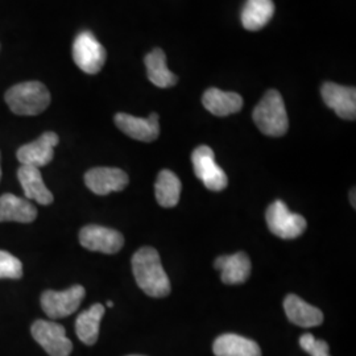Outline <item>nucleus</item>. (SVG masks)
<instances>
[{
  "instance_id": "f257e3e1",
  "label": "nucleus",
  "mask_w": 356,
  "mask_h": 356,
  "mask_svg": "<svg viewBox=\"0 0 356 356\" xmlns=\"http://www.w3.org/2000/svg\"><path fill=\"white\" fill-rule=\"evenodd\" d=\"M136 284L149 297L163 298L170 293V281L161 264L160 254L152 247H143L132 256Z\"/></svg>"
},
{
  "instance_id": "f03ea898",
  "label": "nucleus",
  "mask_w": 356,
  "mask_h": 356,
  "mask_svg": "<svg viewBox=\"0 0 356 356\" xmlns=\"http://www.w3.org/2000/svg\"><path fill=\"white\" fill-rule=\"evenodd\" d=\"M6 102L13 114L35 116L48 108L51 104V92L44 83L29 81L7 90Z\"/></svg>"
},
{
  "instance_id": "7ed1b4c3",
  "label": "nucleus",
  "mask_w": 356,
  "mask_h": 356,
  "mask_svg": "<svg viewBox=\"0 0 356 356\" xmlns=\"http://www.w3.org/2000/svg\"><path fill=\"white\" fill-rule=\"evenodd\" d=\"M254 124L267 136L280 138L289 128L285 103L277 90H269L252 113Z\"/></svg>"
},
{
  "instance_id": "20e7f679",
  "label": "nucleus",
  "mask_w": 356,
  "mask_h": 356,
  "mask_svg": "<svg viewBox=\"0 0 356 356\" xmlns=\"http://www.w3.org/2000/svg\"><path fill=\"white\" fill-rule=\"evenodd\" d=\"M269 231L281 239H294L304 234L306 219L300 214L292 213L282 201H275L266 213Z\"/></svg>"
},
{
  "instance_id": "39448f33",
  "label": "nucleus",
  "mask_w": 356,
  "mask_h": 356,
  "mask_svg": "<svg viewBox=\"0 0 356 356\" xmlns=\"http://www.w3.org/2000/svg\"><path fill=\"white\" fill-rule=\"evenodd\" d=\"M191 163L194 166L195 176L204 182L209 191H220L227 188V175L216 164V153L210 147H197L191 154Z\"/></svg>"
},
{
  "instance_id": "423d86ee",
  "label": "nucleus",
  "mask_w": 356,
  "mask_h": 356,
  "mask_svg": "<svg viewBox=\"0 0 356 356\" xmlns=\"http://www.w3.org/2000/svg\"><path fill=\"white\" fill-rule=\"evenodd\" d=\"M106 58L104 47L90 31H83L76 36L73 44V60L82 72L88 74L99 73Z\"/></svg>"
},
{
  "instance_id": "0eeeda50",
  "label": "nucleus",
  "mask_w": 356,
  "mask_h": 356,
  "mask_svg": "<svg viewBox=\"0 0 356 356\" xmlns=\"http://www.w3.org/2000/svg\"><path fill=\"white\" fill-rule=\"evenodd\" d=\"M86 296L82 285H74L63 292L45 291L41 294V307L49 318H65L76 313Z\"/></svg>"
},
{
  "instance_id": "6e6552de",
  "label": "nucleus",
  "mask_w": 356,
  "mask_h": 356,
  "mask_svg": "<svg viewBox=\"0 0 356 356\" xmlns=\"http://www.w3.org/2000/svg\"><path fill=\"white\" fill-rule=\"evenodd\" d=\"M31 334L48 355L69 356L73 351V343L66 337L64 326L53 321L38 319L32 325Z\"/></svg>"
},
{
  "instance_id": "1a4fd4ad",
  "label": "nucleus",
  "mask_w": 356,
  "mask_h": 356,
  "mask_svg": "<svg viewBox=\"0 0 356 356\" xmlns=\"http://www.w3.org/2000/svg\"><path fill=\"white\" fill-rule=\"evenodd\" d=\"M79 243L89 251L114 254L122 250L124 238L116 229L90 225L79 231Z\"/></svg>"
},
{
  "instance_id": "9d476101",
  "label": "nucleus",
  "mask_w": 356,
  "mask_h": 356,
  "mask_svg": "<svg viewBox=\"0 0 356 356\" xmlns=\"http://www.w3.org/2000/svg\"><path fill=\"white\" fill-rule=\"evenodd\" d=\"M58 135L56 132H45L38 140L32 141L22 145L16 157L22 165L42 168L48 165L54 156V147L58 144Z\"/></svg>"
},
{
  "instance_id": "9b49d317",
  "label": "nucleus",
  "mask_w": 356,
  "mask_h": 356,
  "mask_svg": "<svg viewBox=\"0 0 356 356\" xmlns=\"http://www.w3.org/2000/svg\"><path fill=\"white\" fill-rule=\"evenodd\" d=\"M129 182L127 173L119 168H92L85 175V184L97 195L122 191Z\"/></svg>"
},
{
  "instance_id": "f8f14e48",
  "label": "nucleus",
  "mask_w": 356,
  "mask_h": 356,
  "mask_svg": "<svg viewBox=\"0 0 356 356\" xmlns=\"http://www.w3.org/2000/svg\"><path fill=\"white\" fill-rule=\"evenodd\" d=\"M115 124L122 132L135 140L151 143L160 135V123L159 115L156 113L148 118H136L132 115L119 113L115 115Z\"/></svg>"
},
{
  "instance_id": "ddd939ff",
  "label": "nucleus",
  "mask_w": 356,
  "mask_h": 356,
  "mask_svg": "<svg viewBox=\"0 0 356 356\" xmlns=\"http://www.w3.org/2000/svg\"><path fill=\"white\" fill-rule=\"evenodd\" d=\"M322 99L327 107L332 108L335 114L346 120H355L356 90L346 88L334 82H326L322 86Z\"/></svg>"
},
{
  "instance_id": "4468645a",
  "label": "nucleus",
  "mask_w": 356,
  "mask_h": 356,
  "mask_svg": "<svg viewBox=\"0 0 356 356\" xmlns=\"http://www.w3.org/2000/svg\"><path fill=\"white\" fill-rule=\"evenodd\" d=\"M284 310L288 319L300 327H316L323 322V313L318 307L307 304L296 294L285 297Z\"/></svg>"
},
{
  "instance_id": "2eb2a0df",
  "label": "nucleus",
  "mask_w": 356,
  "mask_h": 356,
  "mask_svg": "<svg viewBox=\"0 0 356 356\" xmlns=\"http://www.w3.org/2000/svg\"><path fill=\"white\" fill-rule=\"evenodd\" d=\"M214 268L220 270V279L227 285L243 284L251 275V260L245 252H238L229 256H219L214 263Z\"/></svg>"
},
{
  "instance_id": "dca6fc26",
  "label": "nucleus",
  "mask_w": 356,
  "mask_h": 356,
  "mask_svg": "<svg viewBox=\"0 0 356 356\" xmlns=\"http://www.w3.org/2000/svg\"><path fill=\"white\" fill-rule=\"evenodd\" d=\"M17 178L28 201H36L38 204L44 206H48L53 202L54 197L47 188L38 168L22 165L17 170Z\"/></svg>"
},
{
  "instance_id": "f3484780",
  "label": "nucleus",
  "mask_w": 356,
  "mask_h": 356,
  "mask_svg": "<svg viewBox=\"0 0 356 356\" xmlns=\"http://www.w3.org/2000/svg\"><path fill=\"white\" fill-rule=\"evenodd\" d=\"M38 218V209L26 198H20L15 194H3L0 197V223L17 222L31 223Z\"/></svg>"
},
{
  "instance_id": "a211bd4d",
  "label": "nucleus",
  "mask_w": 356,
  "mask_h": 356,
  "mask_svg": "<svg viewBox=\"0 0 356 356\" xmlns=\"http://www.w3.org/2000/svg\"><path fill=\"white\" fill-rule=\"evenodd\" d=\"M202 103L209 113L216 116H229L242 110L243 98L236 92L211 88L204 91Z\"/></svg>"
},
{
  "instance_id": "6ab92c4d",
  "label": "nucleus",
  "mask_w": 356,
  "mask_h": 356,
  "mask_svg": "<svg viewBox=\"0 0 356 356\" xmlns=\"http://www.w3.org/2000/svg\"><path fill=\"white\" fill-rule=\"evenodd\" d=\"M216 356H261L260 346L238 334H223L213 344Z\"/></svg>"
},
{
  "instance_id": "aec40b11",
  "label": "nucleus",
  "mask_w": 356,
  "mask_h": 356,
  "mask_svg": "<svg viewBox=\"0 0 356 356\" xmlns=\"http://www.w3.org/2000/svg\"><path fill=\"white\" fill-rule=\"evenodd\" d=\"M147 76L154 86L166 89L177 83V76H175L166 66V56L163 49H153L145 56Z\"/></svg>"
},
{
  "instance_id": "412c9836",
  "label": "nucleus",
  "mask_w": 356,
  "mask_h": 356,
  "mask_svg": "<svg viewBox=\"0 0 356 356\" xmlns=\"http://www.w3.org/2000/svg\"><path fill=\"white\" fill-rule=\"evenodd\" d=\"M104 306L95 304L89 310L82 312L76 321V332L81 342L88 346L97 343L99 337V326L104 316Z\"/></svg>"
},
{
  "instance_id": "4be33fe9",
  "label": "nucleus",
  "mask_w": 356,
  "mask_h": 356,
  "mask_svg": "<svg viewBox=\"0 0 356 356\" xmlns=\"http://www.w3.org/2000/svg\"><path fill=\"white\" fill-rule=\"evenodd\" d=\"M275 13L272 0H247L242 11V24L247 31H260Z\"/></svg>"
},
{
  "instance_id": "5701e85b",
  "label": "nucleus",
  "mask_w": 356,
  "mask_h": 356,
  "mask_svg": "<svg viewBox=\"0 0 356 356\" xmlns=\"http://www.w3.org/2000/svg\"><path fill=\"white\" fill-rule=\"evenodd\" d=\"M181 189H182L181 181L172 170H168V169L161 170L157 176L156 185H154L157 204L163 207L177 206Z\"/></svg>"
},
{
  "instance_id": "b1692460",
  "label": "nucleus",
  "mask_w": 356,
  "mask_h": 356,
  "mask_svg": "<svg viewBox=\"0 0 356 356\" xmlns=\"http://www.w3.org/2000/svg\"><path fill=\"white\" fill-rule=\"evenodd\" d=\"M23 277L22 261L7 251L0 250V279L19 280Z\"/></svg>"
},
{
  "instance_id": "393cba45",
  "label": "nucleus",
  "mask_w": 356,
  "mask_h": 356,
  "mask_svg": "<svg viewBox=\"0 0 356 356\" xmlns=\"http://www.w3.org/2000/svg\"><path fill=\"white\" fill-rule=\"evenodd\" d=\"M300 346L312 356H330V347L325 341L316 339L313 334L307 332L300 338Z\"/></svg>"
},
{
  "instance_id": "a878e982",
  "label": "nucleus",
  "mask_w": 356,
  "mask_h": 356,
  "mask_svg": "<svg viewBox=\"0 0 356 356\" xmlns=\"http://www.w3.org/2000/svg\"><path fill=\"white\" fill-rule=\"evenodd\" d=\"M350 198H353V207H355V189H353L350 193Z\"/></svg>"
},
{
  "instance_id": "bb28decb",
  "label": "nucleus",
  "mask_w": 356,
  "mask_h": 356,
  "mask_svg": "<svg viewBox=\"0 0 356 356\" xmlns=\"http://www.w3.org/2000/svg\"><path fill=\"white\" fill-rule=\"evenodd\" d=\"M107 306H108V307H113L114 302H113V301H107Z\"/></svg>"
},
{
  "instance_id": "cd10ccee",
  "label": "nucleus",
  "mask_w": 356,
  "mask_h": 356,
  "mask_svg": "<svg viewBox=\"0 0 356 356\" xmlns=\"http://www.w3.org/2000/svg\"><path fill=\"white\" fill-rule=\"evenodd\" d=\"M0 179H1V165H0Z\"/></svg>"
},
{
  "instance_id": "c85d7f7f",
  "label": "nucleus",
  "mask_w": 356,
  "mask_h": 356,
  "mask_svg": "<svg viewBox=\"0 0 356 356\" xmlns=\"http://www.w3.org/2000/svg\"><path fill=\"white\" fill-rule=\"evenodd\" d=\"M129 356H143V355H129Z\"/></svg>"
}]
</instances>
